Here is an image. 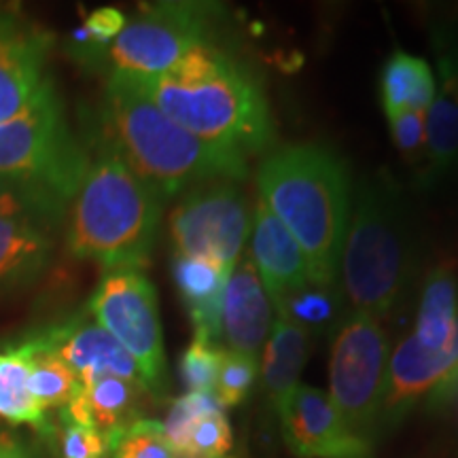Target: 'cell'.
<instances>
[{
	"instance_id": "cell-1",
	"label": "cell",
	"mask_w": 458,
	"mask_h": 458,
	"mask_svg": "<svg viewBox=\"0 0 458 458\" xmlns=\"http://www.w3.org/2000/svg\"><path fill=\"white\" fill-rule=\"evenodd\" d=\"M136 83L172 122L210 145L249 159L274 139V119L259 81L213 41L198 45L159 77Z\"/></svg>"
},
{
	"instance_id": "cell-2",
	"label": "cell",
	"mask_w": 458,
	"mask_h": 458,
	"mask_svg": "<svg viewBox=\"0 0 458 458\" xmlns=\"http://www.w3.org/2000/svg\"><path fill=\"white\" fill-rule=\"evenodd\" d=\"M420 267V242L408 196L386 170L352 189L340 259V286L352 310L377 320L397 312Z\"/></svg>"
},
{
	"instance_id": "cell-3",
	"label": "cell",
	"mask_w": 458,
	"mask_h": 458,
	"mask_svg": "<svg viewBox=\"0 0 458 458\" xmlns=\"http://www.w3.org/2000/svg\"><path fill=\"white\" fill-rule=\"evenodd\" d=\"M105 139L164 199L208 181L246 179V157L172 122L131 74L113 71L105 89Z\"/></svg>"
},
{
	"instance_id": "cell-4",
	"label": "cell",
	"mask_w": 458,
	"mask_h": 458,
	"mask_svg": "<svg viewBox=\"0 0 458 458\" xmlns=\"http://www.w3.org/2000/svg\"><path fill=\"white\" fill-rule=\"evenodd\" d=\"M257 185L261 202L300 244L312 283L340 284L352 206L346 164L327 147H283L263 159Z\"/></svg>"
},
{
	"instance_id": "cell-5",
	"label": "cell",
	"mask_w": 458,
	"mask_h": 458,
	"mask_svg": "<svg viewBox=\"0 0 458 458\" xmlns=\"http://www.w3.org/2000/svg\"><path fill=\"white\" fill-rule=\"evenodd\" d=\"M164 202L102 136L72 199L68 250L106 272L140 270L156 244Z\"/></svg>"
},
{
	"instance_id": "cell-6",
	"label": "cell",
	"mask_w": 458,
	"mask_h": 458,
	"mask_svg": "<svg viewBox=\"0 0 458 458\" xmlns=\"http://www.w3.org/2000/svg\"><path fill=\"white\" fill-rule=\"evenodd\" d=\"M91 156L66 119V108L49 79L20 114L0 123V174L28 182L72 204Z\"/></svg>"
},
{
	"instance_id": "cell-7",
	"label": "cell",
	"mask_w": 458,
	"mask_h": 458,
	"mask_svg": "<svg viewBox=\"0 0 458 458\" xmlns=\"http://www.w3.org/2000/svg\"><path fill=\"white\" fill-rule=\"evenodd\" d=\"M388 359L386 331L369 314L351 310L331 334L329 397L346 427L368 444L382 416Z\"/></svg>"
},
{
	"instance_id": "cell-8",
	"label": "cell",
	"mask_w": 458,
	"mask_h": 458,
	"mask_svg": "<svg viewBox=\"0 0 458 458\" xmlns=\"http://www.w3.org/2000/svg\"><path fill=\"white\" fill-rule=\"evenodd\" d=\"M96 325L108 331L139 363L148 393L165 386L164 331L157 291L147 274L134 267L106 272L89 300Z\"/></svg>"
},
{
	"instance_id": "cell-9",
	"label": "cell",
	"mask_w": 458,
	"mask_h": 458,
	"mask_svg": "<svg viewBox=\"0 0 458 458\" xmlns=\"http://www.w3.org/2000/svg\"><path fill=\"white\" fill-rule=\"evenodd\" d=\"M168 223L174 255L208 259L233 270L250 236L253 210L240 182L219 179L182 193Z\"/></svg>"
},
{
	"instance_id": "cell-10",
	"label": "cell",
	"mask_w": 458,
	"mask_h": 458,
	"mask_svg": "<svg viewBox=\"0 0 458 458\" xmlns=\"http://www.w3.org/2000/svg\"><path fill=\"white\" fill-rule=\"evenodd\" d=\"M216 9L204 3H156L125 24L108 47L113 71L136 77L168 72L198 45L208 43Z\"/></svg>"
},
{
	"instance_id": "cell-11",
	"label": "cell",
	"mask_w": 458,
	"mask_h": 458,
	"mask_svg": "<svg viewBox=\"0 0 458 458\" xmlns=\"http://www.w3.org/2000/svg\"><path fill=\"white\" fill-rule=\"evenodd\" d=\"M54 34L17 11L0 9V123L20 114L49 81Z\"/></svg>"
},
{
	"instance_id": "cell-12",
	"label": "cell",
	"mask_w": 458,
	"mask_h": 458,
	"mask_svg": "<svg viewBox=\"0 0 458 458\" xmlns=\"http://www.w3.org/2000/svg\"><path fill=\"white\" fill-rule=\"evenodd\" d=\"M458 388V329L444 351H428L414 334L391 352L382 416H403L422 401H442Z\"/></svg>"
},
{
	"instance_id": "cell-13",
	"label": "cell",
	"mask_w": 458,
	"mask_h": 458,
	"mask_svg": "<svg viewBox=\"0 0 458 458\" xmlns=\"http://www.w3.org/2000/svg\"><path fill=\"white\" fill-rule=\"evenodd\" d=\"M283 437L301 458H360L369 444L346 427L327 393L300 385L278 408Z\"/></svg>"
},
{
	"instance_id": "cell-14",
	"label": "cell",
	"mask_w": 458,
	"mask_h": 458,
	"mask_svg": "<svg viewBox=\"0 0 458 458\" xmlns=\"http://www.w3.org/2000/svg\"><path fill=\"white\" fill-rule=\"evenodd\" d=\"M435 96L427 111V168L422 185L458 174V30L433 28Z\"/></svg>"
},
{
	"instance_id": "cell-15",
	"label": "cell",
	"mask_w": 458,
	"mask_h": 458,
	"mask_svg": "<svg viewBox=\"0 0 458 458\" xmlns=\"http://www.w3.org/2000/svg\"><path fill=\"white\" fill-rule=\"evenodd\" d=\"M274 308L259 272L244 257L229 274L221 300V346L225 351L259 359L274 325Z\"/></svg>"
},
{
	"instance_id": "cell-16",
	"label": "cell",
	"mask_w": 458,
	"mask_h": 458,
	"mask_svg": "<svg viewBox=\"0 0 458 458\" xmlns=\"http://www.w3.org/2000/svg\"><path fill=\"white\" fill-rule=\"evenodd\" d=\"M47 331L51 346L77 374L79 385H88L100 376H117L145 386L139 363L94 320L74 318L71 323L57 325Z\"/></svg>"
},
{
	"instance_id": "cell-17",
	"label": "cell",
	"mask_w": 458,
	"mask_h": 458,
	"mask_svg": "<svg viewBox=\"0 0 458 458\" xmlns=\"http://www.w3.org/2000/svg\"><path fill=\"white\" fill-rule=\"evenodd\" d=\"M250 261L259 272L272 303L310 280L300 244L261 199L253 206Z\"/></svg>"
},
{
	"instance_id": "cell-18",
	"label": "cell",
	"mask_w": 458,
	"mask_h": 458,
	"mask_svg": "<svg viewBox=\"0 0 458 458\" xmlns=\"http://www.w3.org/2000/svg\"><path fill=\"white\" fill-rule=\"evenodd\" d=\"M232 270L221 263L174 255L172 278L196 329V340L221 346V300ZM223 348V346H221Z\"/></svg>"
},
{
	"instance_id": "cell-19",
	"label": "cell",
	"mask_w": 458,
	"mask_h": 458,
	"mask_svg": "<svg viewBox=\"0 0 458 458\" xmlns=\"http://www.w3.org/2000/svg\"><path fill=\"white\" fill-rule=\"evenodd\" d=\"M145 391V386L123 377L100 376L88 385H81V391L64 411L72 420L98 428L111 442L114 435L139 420L140 397Z\"/></svg>"
},
{
	"instance_id": "cell-20",
	"label": "cell",
	"mask_w": 458,
	"mask_h": 458,
	"mask_svg": "<svg viewBox=\"0 0 458 458\" xmlns=\"http://www.w3.org/2000/svg\"><path fill=\"white\" fill-rule=\"evenodd\" d=\"M51 255V229L0 216V300L37 283L47 270Z\"/></svg>"
},
{
	"instance_id": "cell-21",
	"label": "cell",
	"mask_w": 458,
	"mask_h": 458,
	"mask_svg": "<svg viewBox=\"0 0 458 458\" xmlns=\"http://www.w3.org/2000/svg\"><path fill=\"white\" fill-rule=\"evenodd\" d=\"M38 342L41 340L37 334L28 340L0 346V418L15 427H30L45 437H51L55 427L28 391V368Z\"/></svg>"
},
{
	"instance_id": "cell-22",
	"label": "cell",
	"mask_w": 458,
	"mask_h": 458,
	"mask_svg": "<svg viewBox=\"0 0 458 458\" xmlns=\"http://www.w3.org/2000/svg\"><path fill=\"white\" fill-rule=\"evenodd\" d=\"M308 348H310V335L303 334L289 320L276 317L261 351L259 363L263 393L276 411L283 401L300 386Z\"/></svg>"
},
{
	"instance_id": "cell-23",
	"label": "cell",
	"mask_w": 458,
	"mask_h": 458,
	"mask_svg": "<svg viewBox=\"0 0 458 458\" xmlns=\"http://www.w3.org/2000/svg\"><path fill=\"white\" fill-rule=\"evenodd\" d=\"M380 102L386 119L401 113H427L435 96V74L422 57L394 51L380 71Z\"/></svg>"
},
{
	"instance_id": "cell-24",
	"label": "cell",
	"mask_w": 458,
	"mask_h": 458,
	"mask_svg": "<svg viewBox=\"0 0 458 458\" xmlns=\"http://www.w3.org/2000/svg\"><path fill=\"white\" fill-rule=\"evenodd\" d=\"M458 329V293L450 267L439 266L422 284L414 337L428 351H444Z\"/></svg>"
},
{
	"instance_id": "cell-25",
	"label": "cell",
	"mask_w": 458,
	"mask_h": 458,
	"mask_svg": "<svg viewBox=\"0 0 458 458\" xmlns=\"http://www.w3.org/2000/svg\"><path fill=\"white\" fill-rule=\"evenodd\" d=\"M276 317L289 320L303 334H334L346 317V297L340 284H317L308 280L272 303Z\"/></svg>"
},
{
	"instance_id": "cell-26",
	"label": "cell",
	"mask_w": 458,
	"mask_h": 458,
	"mask_svg": "<svg viewBox=\"0 0 458 458\" xmlns=\"http://www.w3.org/2000/svg\"><path fill=\"white\" fill-rule=\"evenodd\" d=\"M38 340L41 342L28 368V391L45 411L51 408L64 410L81 391V385L77 374L54 351L49 331L38 334Z\"/></svg>"
},
{
	"instance_id": "cell-27",
	"label": "cell",
	"mask_w": 458,
	"mask_h": 458,
	"mask_svg": "<svg viewBox=\"0 0 458 458\" xmlns=\"http://www.w3.org/2000/svg\"><path fill=\"white\" fill-rule=\"evenodd\" d=\"M66 208L64 202L43 189L0 174V216L54 229L64 219Z\"/></svg>"
},
{
	"instance_id": "cell-28",
	"label": "cell",
	"mask_w": 458,
	"mask_h": 458,
	"mask_svg": "<svg viewBox=\"0 0 458 458\" xmlns=\"http://www.w3.org/2000/svg\"><path fill=\"white\" fill-rule=\"evenodd\" d=\"M128 24L125 15L114 7L94 9L77 30L71 32L68 51L81 62L98 60Z\"/></svg>"
},
{
	"instance_id": "cell-29",
	"label": "cell",
	"mask_w": 458,
	"mask_h": 458,
	"mask_svg": "<svg viewBox=\"0 0 458 458\" xmlns=\"http://www.w3.org/2000/svg\"><path fill=\"white\" fill-rule=\"evenodd\" d=\"M114 458H179L164 435V425L139 418L111 439Z\"/></svg>"
},
{
	"instance_id": "cell-30",
	"label": "cell",
	"mask_w": 458,
	"mask_h": 458,
	"mask_svg": "<svg viewBox=\"0 0 458 458\" xmlns=\"http://www.w3.org/2000/svg\"><path fill=\"white\" fill-rule=\"evenodd\" d=\"M233 445V435L225 410L216 408L202 418L189 431L179 458H227Z\"/></svg>"
},
{
	"instance_id": "cell-31",
	"label": "cell",
	"mask_w": 458,
	"mask_h": 458,
	"mask_svg": "<svg viewBox=\"0 0 458 458\" xmlns=\"http://www.w3.org/2000/svg\"><path fill=\"white\" fill-rule=\"evenodd\" d=\"M257 374H259V359L229 351L223 352L219 376H216L213 391L221 408L225 410L242 403L255 385Z\"/></svg>"
},
{
	"instance_id": "cell-32",
	"label": "cell",
	"mask_w": 458,
	"mask_h": 458,
	"mask_svg": "<svg viewBox=\"0 0 458 458\" xmlns=\"http://www.w3.org/2000/svg\"><path fill=\"white\" fill-rule=\"evenodd\" d=\"M225 348L215 344L196 340L189 344L187 351L181 357V377L189 393H213L219 376L221 359Z\"/></svg>"
},
{
	"instance_id": "cell-33",
	"label": "cell",
	"mask_w": 458,
	"mask_h": 458,
	"mask_svg": "<svg viewBox=\"0 0 458 458\" xmlns=\"http://www.w3.org/2000/svg\"><path fill=\"white\" fill-rule=\"evenodd\" d=\"M57 454L60 458H108L113 454L111 442L98 428L72 420L60 410V427L55 428Z\"/></svg>"
},
{
	"instance_id": "cell-34",
	"label": "cell",
	"mask_w": 458,
	"mask_h": 458,
	"mask_svg": "<svg viewBox=\"0 0 458 458\" xmlns=\"http://www.w3.org/2000/svg\"><path fill=\"white\" fill-rule=\"evenodd\" d=\"M216 408H221V403L213 393H187L172 403L168 418H165L162 425L165 439H168L172 450L176 452V456L181 454L187 435L191 431V427L196 425L198 418H202Z\"/></svg>"
},
{
	"instance_id": "cell-35",
	"label": "cell",
	"mask_w": 458,
	"mask_h": 458,
	"mask_svg": "<svg viewBox=\"0 0 458 458\" xmlns=\"http://www.w3.org/2000/svg\"><path fill=\"white\" fill-rule=\"evenodd\" d=\"M391 136L397 151L408 159V164H418L427 159V113H401L388 119Z\"/></svg>"
},
{
	"instance_id": "cell-36",
	"label": "cell",
	"mask_w": 458,
	"mask_h": 458,
	"mask_svg": "<svg viewBox=\"0 0 458 458\" xmlns=\"http://www.w3.org/2000/svg\"><path fill=\"white\" fill-rule=\"evenodd\" d=\"M0 458H32L13 435L0 433Z\"/></svg>"
}]
</instances>
